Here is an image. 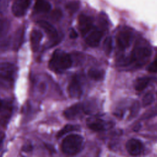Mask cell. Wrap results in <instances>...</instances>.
<instances>
[{"label":"cell","instance_id":"1","mask_svg":"<svg viewBox=\"0 0 157 157\" xmlns=\"http://www.w3.org/2000/svg\"><path fill=\"white\" fill-rule=\"evenodd\" d=\"M72 60L71 56L61 50H56L49 61L48 67L55 72L61 73L71 67Z\"/></svg>","mask_w":157,"mask_h":157},{"label":"cell","instance_id":"2","mask_svg":"<svg viewBox=\"0 0 157 157\" xmlns=\"http://www.w3.org/2000/svg\"><path fill=\"white\" fill-rule=\"evenodd\" d=\"M84 139L79 134H72L65 137L61 144L62 151L67 155H75L83 148Z\"/></svg>","mask_w":157,"mask_h":157},{"label":"cell","instance_id":"3","mask_svg":"<svg viewBox=\"0 0 157 157\" xmlns=\"http://www.w3.org/2000/svg\"><path fill=\"white\" fill-rule=\"evenodd\" d=\"M16 72L15 66L9 63H0V87L9 88L13 82Z\"/></svg>","mask_w":157,"mask_h":157},{"label":"cell","instance_id":"4","mask_svg":"<svg viewBox=\"0 0 157 157\" xmlns=\"http://www.w3.org/2000/svg\"><path fill=\"white\" fill-rule=\"evenodd\" d=\"M151 55V50L148 46L145 44H139L132 50L129 61L140 66L147 62Z\"/></svg>","mask_w":157,"mask_h":157},{"label":"cell","instance_id":"5","mask_svg":"<svg viewBox=\"0 0 157 157\" xmlns=\"http://www.w3.org/2000/svg\"><path fill=\"white\" fill-rule=\"evenodd\" d=\"M132 39V32L128 28H123L117 35V43L119 48L124 50L129 47Z\"/></svg>","mask_w":157,"mask_h":157},{"label":"cell","instance_id":"6","mask_svg":"<svg viewBox=\"0 0 157 157\" xmlns=\"http://www.w3.org/2000/svg\"><path fill=\"white\" fill-rule=\"evenodd\" d=\"M67 91L69 96L73 98H78L82 94V83L78 75H75L71 78L68 85Z\"/></svg>","mask_w":157,"mask_h":157},{"label":"cell","instance_id":"7","mask_svg":"<svg viewBox=\"0 0 157 157\" xmlns=\"http://www.w3.org/2000/svg\"><path fill=\"white\" fill-rule=\"evenodd\" d=\"M88 127L94 131H101L106 130L112 127V123L101 118L91 117L87 120Z\"/></svg>","mask_w":157,"mask_h":157},{"label":"cell","instance_id":"8","mask_svg":"<svg viewBox=\"0 0 157 157\" xmlns=\"http://www.w3.org/2000/svg\"><path fill=\"white\" fill-rule=\"evenodd\" d=\"M31 4V0H16L12 7L13 14L17 17H20L26 13Z\"/></svg>","mask_w":157,"mask_h":157},{"label":"cell","instance_id":"9","mask_svg":"<svg viewBox=\"0 0 157 157\" xmlns=\"http://www.w3.org/2000/svg\"><path fill=\"white\" fill-rule=\"evenodd\" d=\"M78 28L82 34L85 36L93 28V20L90 16L82 14L78 17Z\"/></svg>","mask_w":157,"mask_h":157},{"label":"cell","instance_id":"10","mask_svg":"<svg viewBox=\"0 0 157 157\" xmlns=\"http://www.w3.org/2000/svg\"><path fill=\"white\" fill-rule=\"evenodd\" d=\"M83 112H85L84 105L82 104H75L66 109L64 115L68 120H75L80 117Z\"/></svg>","mask_w":157,"mask_h":157},{"label":"cell","instance_id":"11","mask_svg":"<svg viewBox=\"0 0 157 157\" xmlns=\"http://www.w3.org/2000/svg\"><path fill=\"white\" fill-rule=\"evenodd\" d=\"M37 23L48 34L50 40L52 41L51 44H55L57 42V40H58V33L56 28L51 23L45 20H40Z\"/></svg>","mask_w":157,"mask_h":157},{"label":"cell","instance_id":"12","mask_svg":"<svg viewBox=\"0 0 157 157\" xmlns=\"http://www.w3.org/2000/svg\"><path fill=\"white\" fill-rule=\"evenodd\" d=\"M103 33L101 31L97 29H92L86 35L85 37L86 43L91 47H96L99 45Z\"/></svg>","mask_w":157,"mask_h":157},{"label":"cell","instance_id":"13","mask_svg":"<svg viewBox=\"0 0 157 157\" xmlns=\"http://www.w3.org/2000/svg\"><path fill=\"white\" fill-rule=\"evenodd\" d=\"M126 149L129 154L132 156L139 155L143 150L142 142L136 139H129L126 144Z\"/></svg>","mask_w":157,"mask_h":157},{"label":"cell","instance_id":"14","mask_svg":"<svg viewBox=\"0 0 157 157\" xmlns=\"http://www.w3.org/2000/svg\"><path fill=\"white\" fill-rule=\"evenodd\" d=\"M42 36H43L40 31L37 29L32 31L30 35V39L31 47L34 51H37L39 49Z\"/></svg>","mask_w":157,"mask_h":157},{"label":"cell","instance_id":"15","mask_svg":"<svg viewBox=\"0 0 157 157\" xmlns=\"http://www.w3.org/2000/svg\"><path fill=\"white\" fill-rule=\"evenodd\" d=\"M50 4L45 0H37L34 8L38 12H47L51 9Z\"/></svg>","mask_w":157,"mask_h":157},{"label":"cell","instance_id":"16","mask_svg":"<svg viewBox=\"0 0 157 157\" xmlns=\"http://www.w3.org/2000/svg\"><path fill=\"white\" fill-rule=\"evenodd\" d=\"M150 81V78L147 77H139L137 78L134 85L135 90L138 91H142L147 86Z\"/></svg>","mask_w":157,"mask_h":157},{"label":"cell","instance_id":"17","mask_svg":"<svg viewBox=\"0 0 157 157\" xmlns=\"http://www.w3.org/2000/svg\"><path fill=\"white\" fill-rule=\"evenodd\" d=\"M88 75L90 78L94 80H101L104 78V72L98 69H90L88 71Z\"/></svg>","mask_w":157,"mask_h":157},{"label":"cell","instance_id":"18","mask_svg":"<svg viewBox=\"0 0 157 157\" xmlns=\"http://www.w3.org/2000/svg\"><path fill=\"white\" fill-rule=\"evenodd\" d=\"M79 129V126L77 125H75V124H67L61 130H60L57 135H56V137L57 138H60L62 136H64L65 134L71 132H73V131H78Z\"/></svg>","mask_w":157,"mask_h":157},{"label":"cell","instance_id":"19","mask_svg":"<svg viewBox=\"0 0 157 157\" xmlns=\"http://www.w3.org/2000/svg\"><path fill=\"white\" fill-rule=\"evenodd\" d=\"M103 49L106 55H109L113 49V41L111 37H107L103 44Z\"/></svg>","mask_w":157,"mask_h":157},{"label":"cell","instance_id":"20","mask_svg":"<svg viewBox=\"0 0 157 157\" xmlns=\"http://www.w3.org/2000/svg\"><path fill=\"white\" fill-rule=\"evenodd\" d=\"M80 7V2L77 0H72L69 1L66 6V9L70 13L75 12Z\"/></svg>","mask_w":157,"mask_h":157},{"label":"cell","instance_id":"21","mask_svg":"<svg viewBox=\"0 0 157 157\" xmlns=\"http://www.w3.org/2000/svg\"><path fill=\"white\" fill-rule=\"evenodd\" d=\"M23 33L22 31H18V33L16 34L14 40L13 42V48L15 50H18L20 47L21 46L22 42H23Z\"/></svg>","mask_w":157,"mask_h":157},{"label":"cell","instance_id":"22","mask_svg":"<svg viewBox=\"0 0 157 157\" xmlns=\"http://www.w3.org/2000/svg\"><path fill=\"white\" fill-rule=\"evenodd\" d=\"M9 26L10 25L8 21L4 19H0V37H2L7 33Z\"/></svg>","mask_w":157,"mask_h":157},{"label":"cell","instance_id":"23","mask_svg":"<svg viewBox=\"0 0 157 157\" xmlns=\"http://www.w3.org/2000/svg\"><path fill=\"white\" fill-rule=\"evenodd\" d=\"M154 101V96L152 93H147L142 99V105L144 107L150 105Z\"/></svg>","mask_w":157,"mask_h":157},{"label":"cell","instance_id":"24","mask_svg":"<svg viewBox=\"0 0 157 157\" xmlns=\"http://www.w3.org/2000/svg\"><path fill=\"white\" fill-rule=\"evenodd\" d=\"M147 69L151 72H157V59L151 63L148 66Z\"/></svg>","mask_w":157,"mask_h":157},{"label":"cell","instance_id":"25","mask_svg":"<svg viewBox=\"0 0 157 157\" xmlns=\"http://www.w3.org/2000/svg\"><path fill=\"white\" fill-rule=\"evenodd\" d=\"M7 6V0H0V12L3 13L6 10Z\"/></svg>","mask_w":157,"mask_h":157},{"label":"cell","instance_id":"26","mask_svg":"<svg viewBox=\"0 0 157 157\" xmlns=\"http://www.w3.org/2000/svg\"><path fill=\"white\" fill-rule=\"evenodd\" d=\"M61 15H62L61 11L59 9L55 10L54 11H53V13H52L53 18L56 20H58L59 18H60L61 17Z\"/></svg>","mask_w":157,"mask_h":157},{"label":"cell","instance_id":"27","mask_svg":"<svg viewBox=\"0 0 157 157\" xmlns=\"http://www.w3.org/2000/svg\"><path fill=\"white\" fill-rule=\"evenodd\" d=\"M69 37L71 39H75L76 37H77V33L74 29H72L71 30L69 33Z\"/></svg>","mask_w":157,"mask_h":157},{"label":"cell","instance_id":"28","mask_svg":"<svg viewBox=\"0 0 157 157\" xmlns=\"http://www.w3.org/2000/svg\"><path fill=\"white\" fill-rule=\"evenodd\" d=\"M3 107V102L2 101V100L0 99V110L2 109Z\"/></svg>","mask_w":157,"mask_h":157},{"label":"cell","instance_id":"29","mask_svg":"<svg viewBox=\"0 0 157 157\" xmlns=\"http://www.w3.org/2000/svg\"><path fill=\"white\" fill-rule=\"evenodd\" d=\"M0 144H1V141H0Z\"/></svg>","mask_w":157,"mask_h":157}]
</instances>
